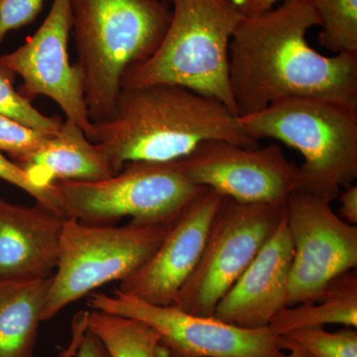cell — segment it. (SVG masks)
I'll return each mask as SVG.
<instances>
[{
    "instance_id": "cell-20",
    "label": "cell",
    "mask_w": 357,
    "mask_h": 357,
    "mask_svg": "<svg viewBox=\"0 0 357 357\" xmlns=\"http://www.w3.org/2000/svg\"><path fill=\"white\" fill-rule=\"evenodd\" d=\"M321 20L319 41L335 54L357 53V0H309Z\"/></svg>"
},
{
    "instance_id": "cell-8",
    "label": "cell",
    "mask_w": 357,
    "mask_h": 357,
    "mask_svg": "<svg viewBox=\"0 0 357 357\" xmlns=\"http://www.w3.org/2000/svg\"><path fill=\"white\" fill-rule=\"evenodd\" d=\"M287 203H241L223 197L203 252L173 306L202 317L215 307L274 234Z\"/></svg>"
},
{
    "instance_id": "cell-3",
    "label": "cell",
    "mask_w": 357,
    "mask_h": 357,
    "mask_svg": "<svg viewBox=\"0 0 357 357\" xmlns=\"http://www.w3.org/2000/svg\"><path fill=\"white\" fill-rule=\"evenodd\" d=\"M70 9L89 119L109 121L124 73L157 50L172 7L167 0H70Z\"/></svg>"
},
{
    "instance_id": "cell-15",
    "label": "cell",
    "mask_w": 357,
    "mask_h": 357,
    "mask_svg": "<svg viewBox=\"0 0 357 357\" xmlns=\"http://www.w3.org/2000/svg\"><path fill=\"white\" fill-rule=\"evenodd\" d=\"M67 218L36 202L29 206L0 198V279L53 276Z\"/></svg>"
},
{
    "instance_id": "cell-10",
    "label": "cell",
    "mask_w": 357,
    "mask_h": 357,
    "mask_svg": "<svg viewBox=\"0 0 357 357\" xmlns=\"http://www.w3.org/2000/svg\"><path fill=\"white\" fill-rule=\"evenodd\" d=\"M293 244L287 307L319 299L328 284L357 266V225L333 211L330 202L294 192L287 201Z\"/></svg>"
},
{
    "instance_id": "cell-23",
    "label": "cell",
    "mask_w": 357,
    "mask_h": 357,
    "mask_svg": "<svg viewBox=\"0 0 357 357\" xmlns=\"http://www.w3.org/2000/svg\"><path fill=\"white\" fill-rule=\"evenodd\" d=\"M53 135L0 114V151L8 155L17 165L36 153Z\"/></svg>"
},
{
    "instance_id": "cell-19",
    "label": "cell",
    "mask_w": 357,
    "mask_h": 357,
    "mask_svg": "<svg viewBox=\"0 0 357 357\" xmlns=\"http://www.w3.org/2000/svg\"><path fill=\"white\" fill-rule=\"evenodd\" d=\"M88 330L102 340L110 357H155L160 342L146 324L96 310L89 311Z\"/></svg>"
},
{
    "instance_id": "cell-22",
    "label": "cell",
    "mask_w": 357,
    "mask_h": 357,
    "mask_svg": "<svg viewBox=\"0 0 357 357\" xmlns=\"http://www.w3.org/2000/svg\"><path fill=\"white\" fill-rule=\"evenodd\" d=\"M15 77L14 73L0 64V114L36 130L57 133L63 121L57 116L45 115L33 107L31 100L14 89Z\"/></svg>"
},
{
    "instance_id": "cell-14",
    "label": "cell",
    "mask_w": 357,
    "mask_h": 357,
    "mask_svg": "<svg viewBox=\"0 0 357 357\" xmlns=\"http://www.w3.org/2000/svg\"><path fill=\"white\" fill-rule=\"evenodd\" d=\"M292 259L286 210L274 234L218 302L213 318L244 328L269 326L287 307Z\"/></svg>"
},
{
    "instance_id": "cell-25",
    "label": "cell",
    "mask_w": 357,
    "mask_h": 357,
    "mask_svg": "<svg viewBox=\"0 0 357 357\" xmlns=\"http://www.w3.org/2000/svg\"><path fill=\"white\" fill-rule=\"evenodd\" d=\"M45 0H0V43L13 30L32 23L43 8Z\"/></svg>"
},
{
    "instance_id": "cell-18",
    "label": "cell",
    "mask_w": 357,
    "mask_h": 357,
    "mask_svg": "<svg viewBox=\"0 0 357 357\" xmlns=\"http://www.w3.org/2000/svg\"><path fill=\"white\" fill-rule=\"evenodd\" d=\"M357 328V275L354 270L333 279L319 299L282 310L270 323L277 335L304 326Z\"/></svg>"
},
{
    "instance_id": "cell-1",
    "label": "cell",
    "mask_w": 357,
    "mask_h": 357,
    "mask_svg": "<svg viewBox=\"0 0 357 357\" xmlns=\"http://www.w3.org/2000/svg\"><path fill=\"white\" fill-rule=\"evenodd\" d=\"M321 26L309 0H284L276 8L243 17L229 45V82L238 116L290 98H323L357 105V53L326 57L307 43Z\"/></svg>"
},
{
    "instance_id": "cell-17",
    "label": "cell",
    "mask_w": 357,
    "mask_h": 357,
    "mask_svg": "<svg viewBox=\"0 0 357 357\" xmlns=\"http://www.w3.org/2000/svg\"><path fill=\"white\" fill-rule=\"evenodd\" d=\"M52 277L0 279V357H34Z\"/></svg>"
},
{
    "instance_id": "cell-5",
    "label": "cell",
    "mask_w": 357,
    "mask_h": 357,
    "mask_svg": "<svg viewBox=\"0 0 357 357\" xmlns=\"http://www.w3.org/2000/svg\"><path fill=\"white\" fill-rule=\"evenodd\" d=\"M238 121L253 139L273 138L301 152L297 191L332 204L357 178V105L290 98Z\"/></svg>"
},
{
    "instance_id": "cell-29",
    "label": "cell",
    "mask_w": 357,
    "mask_h": 357,
    "mask_svg": "<svg viewBox=\"0 0 357 357\" xmlns=\"http://www.w3.org/2000/svg\"><path fill=\"white\" fill-rule=\"evenodd\" d=\"M285 349L290 351V354H286L284 357H312L307 352L305 351L304 349H300V347H295V345H288L285 347ZM284 349V351H285ZM155 357H172L169 354L168 351L165 347L162 345L157 347L156 351H155Z\"/></svg>"
},
{
    "instance_id": "cell-30",
    "label": "cell",
    "mask_w": 357,
    "mask_h": 357,
    "mask_svg": "<svg viewBox=\"0 0 357 357\" xmlns=\"http://www.w3.org/2000/svg\"><path fill=\"white\" fill-rule=\"evenodd\" d=\"M167 1H169L171 3V2H172V0H167Z\"/></svg>"
},
{
    "instance_id": "cell-4",
    "label": "cell",
    "mask_w": 357,
    "mask_h": 357,
    "mask_svg": "<svg viewBox=\"0 0 357 357\" xmlns=\"http://www.w3.org/2000/svg\"><path fill=\"white\" fill-rule=\"evenodd\" d=\"M172 18L157 50L129 67L121 89L174 84L217 100L234 114L229 45L243 20L234 0H172Z\"/></svg>"
},
{
    "instance_id": "cell-24",
    "label": "cell",
    "mask_w": 357,
    "mask_h": 357,
    "mask_svg": "<svg viewBox=\"0 0 357 357\" xmlns=\"http://www.w3.org/2000/svg\"><path fill=\"white\" fill-rule=\"evenodd\" d=\"M0 180L13 185L22 190L35 199L36 203L43 204L46 208L55 211L59 215L67 217L63 206L62 199L57 187L54 185L51 189H39L32 184L27 175L13 160L7 159L0 151ZM68 218V217H67Z\"/></svg>"
},
{
    "instance_id": "cell-28",
    "label": "cell",
    "mask_w": 357,
    "mask_h": 357,
    "mask_svg": "<svg viewBox=\"0 0 357 357\" xmlns=\"http://www.w3.org/2000/svg\"><path fill=\"white\" fill-rule=\"evenodd\" d=\"M244 17L261 15L274 8L279 0H234Z\"/></svg>"
},
{
    "instance_id": "cell-11",
    "label": "cell",
    "mask_w": 357,
    "mask_h": 357,
    "mask_svg": "<svg viewBox=\"0 0 357 357\" xmlns=\"http://www.w3.org/2000/svg\"><path fill=\"white\" fill-rule=\"evenodd\" d=\"M173 164L194 184L241 203H287L299 180V167L277 144L248 148L208 140Z\"/></svg>"
},
{
    "instance_id": "cell-2",
    "label": "cell",
    "mask_w": 357,
    "mask_h": 357,
    "mask_svg": "<svg viewBox=\"0 0 357 357\" xmlns=\"http://www.w3.org/2000/svg\"><path fill=\"white\" fill-rule=\"evenodd\" d=\"M93 128L116 174L133 162L177 161L208 140L259 146L222 102L174 84L122 89L114 116Z\"/></svg>"
},
{
    "instance_id": "cell-16",
    "label": "cell",
    "mask_w": 357,
    "mask_h": 357,
    "mask_svg": "<svg viewBox=\"0 0 357 357\" xmlns=\"http://www.w3.org/2000/svg\"><path fill=\"white\" fill-rule=\"evenodd\" d=\"M18 166L33 185L44 190L60 181L91 182L116 175L102 145L89 140L67 119L41 149Z\"/></svg>"
},
{
    "instance_id": "cell-9",
    "label": "cell",
    "mask_w": 357,
    "mask_h": 357,
    "mask_svg": "<svg viewBox=\"0 0 357 357\" xmlns=\"http://www.w3.org/2000/svg\"><path fill=\"white\" fill-rule=\"evenodd\" d=\"M91 310L137 319L156 331L159 344L172 357H284L279 335L269 326L244 328L173 306L149 304L115 289L93 293Z\"/></svg>"
},
{
    "instance_id": "cell-13",
    "label": "cell",
    "mask_w": 357,
    "mask_h": 357,
    "mask_svg": "<svg viewBox=\"0 0 357 357\" xmlns=\"http://www.w3.org/2000/svg\"><path fill=\"white\" fill-rule=\"evenodd\" d=\"M223 197L204 188L185 206L153 255L117 289L149 304L173 305L198 264Z\"/></svg>"
},
{
    "instance_id": "cell-7",
    "label": "cell",
    "mask_w": 357,
    "mask_h": 357,
    "mask_svg": "<svg viewBox=\"0 0 357 357\" xmlns=\"http://www.w3.org/2000/svg\"><path fill=\"white\" fill-rule=\"evenodd\" d=\"M55 185L66 215L95 225H114L126 218L136 222H171L206 188L185 178L173 162H133L105 180Z\"/></svg>"
},
{
    "instance_id": "cell-21",
    "label": "cell",
    "mask_w": 357,
    "mask_h": 357,
    "mask_svg": "<svg viewBox=\"0 0 357 357\" xmlns=\"http://www.w3.org/2000/svg\"><path fill=\"white\" fill-rule=\"evenodd\" d=\"M281 349L295 345L312 357H357V331L344 326L331 333L323 326H304L279 335Z\"/></svg>"
},
{
    "instance_id": "cell-27",
    "label": "cell",
    "mask_w": 357,
    "mask_h": 357,
    "mask_svg": "<svg viewBox=\"0 0 357 357\" xmlns=\"http://www.w3.org/2000/svg\"><path fill=\"white\" fill-rule=\"evenodd\" d=\"M75 357H110L105 344L95 333L86 330Z\"/></svg>"
},
{
    "instance_id": "cell-12",
    "label": "cell",
    "mask_w": 357,
    "mask_h": 357,
    "mask_svg": "<svg viewBox=\"0 0 357 357\" xmlns=\"http://www.w3.org/2000/svg\"><path fill=\"white\" fill-rule=\"evenodd\" d=\"M72 26L70 0H54L37 31L20 48L0 56V64L22 79L21 95L31 102L40 96L51 98L66 119L77 124L93 142L95 128L86 109L83 70L70 61Z\"/></svg>"
},
{
    "instance_id": "cell-6",
    "label": "cell",
    "mask_w": 357,
    "mask_h": 357,
    "mask_svg": "<svg viewBox=\"0 0 357 357\" xmlns=\"http://www.w3.org/2000/svg\"><path fill=\"white\" fill-rule=\"evenodd\" d=\"M177 218L160 223L130 220L121 227L88 225L68 218L43 321L55 318L64 307L96 289L135 273L153 255Z\"/></svg>"
},
{
    "instance_id": "cell-26",
    "label": "cell",
    "mask_w": 357,
    "mask_h": 357,
    "mask_svg": "<svg viewBox=\"0 0 357 357\" xmlns=\"http://www.w3.org/2000/svg\"><path fill=\"white\" fill-rule=\"evenodd\" d=\"M340 208L338 217L349 225H357V185H347L338 195Z\"/></svg>"
}]
</instances>
